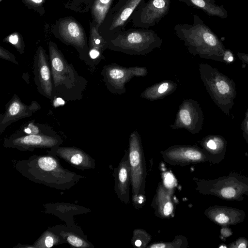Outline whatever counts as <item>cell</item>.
<instances>
[{"mask_svg":"<svg viewBox=\"0 0 248 248\" xmlns=\"http://www.w3.org/2000/svg\"><path fill=\"white\" fill-rule=\"evenodd\" d=\"M128 156L132 189V200L136 204L141 203L145 194L147 175L145 160L140 136L135 130L129 136Z\"/></svg>","mask_w":248,"mask_h":248,"instance_id":"6","label":"cell"},{"mask_svg":"<svg viewBox=\"0 0 248 248\" xmlns=\"http://www.w3.org/2000/svg\"><path fill=\"white\" fill-rule=\"evenodd\" d=\"M66 38L77 45L82 46L84 45L82 33L78 25L75 22H69L64 28Z\"/></svg>","mask_w":248,"mask_h":248,"instance_id":"21","label":"cell"},{"mask_svg":"<svg viewBox=\"0 0 248 248\" xmlns=\"http://www.w3.org/2000/svg\"><path fill=\"white\" fill-rule=\"evenodd\" d=\"M31 0L36 3H40L42 1V0Z\"/></svg>","mask_w":248,"mask_h":248,"instance_id":"33","label":"cell"},{"mask_svg":"<svg viewBox=\"0 0 248 248\" xmlns=\"http://www.w3.org/2000/svg\"><path fill=\"white\" fill-rule=\"evenodd\" d=\"M204 215L216 224L226 227L243 222L245 212L239 209L223 205H213L207 208Z\"/></svg>","mask_w":248,"mask_h":248,"instance_id":"15","label":"cell"},{"mask_svg":"<svg viewBox=\"0 0 248 248\" xmlns=\"http://www.w3.org/2000/svg\"><path fill=\"white\" fill-rule=\"evenodd\" d=\"M142 231L137 230V232H134V237H137V239H135L134 244L136 246L140 247L142 244V242L146 244V240H145L144 237L146 236L145 235L146 233L143 235L144 232H143L142 236L141 235Z\"/></svg>","mask_w":248,"mask_h":248,"instance_id":"25","label":"cell"},{"mask_svg":"<svg viewBox=\"0 0 248 248\" xmlns=\"http://www.w3.org/2000/svg\"><path fill=\"white\" fill-rule=\"evenodd\" d=\"M49 63L55 97L66 101L80 100L88 81L79 75L72 63H69L55 46H50Z\"/></svg>","mask_w":248,"mask_h":248,"instance_id":"2","label":"cell"},{"mask_svg":"<svg viewBox=\"0 0 248 248\" xmlns=\"http://www.w3.org/2000/svg\"><path fill=\"white\" fill-rule=\"evenodd\" d=\"M147 69L143 67H125L116 63L105 65L101 75L108 90L114 94L126 92L125 84L134 77L145 76Z\"/></svg>","mask_w":248,"mask_h":248,"instance_id":"8","label":"cell"},{"mask_svg":"<svg viewBox=\"0 0 248 248\" xmlns=\"http://www.w3.org/2000/svg\"><path fill=\"white\" fill-rule=\"evenodd\" d=\"M230 248H247L248 240L244 237H240L228 245Z\"/></svg>","mask_w":248,"mask_h":248,"instance_id":"24","label":"cell"},{"mask_svg":"<svg viewBox=\"0 0 248 248\" xmlns=\"http://www.w3.org/2000/svg\"><path fill=\"white\" fill-rule=\"evenodd\" d=\"M41 108L40 104L32 101L30 105L21 101L15 94L5 106V111L0 115V133H2L11 124L20 119L32 116Z\"/></svg>","mask_w":248,"mask_h":248,"instance_id":"14","label":"cell"},{"mask_svg":"<svg viewBox=\"0 0 248 248\" xmlns=\"http://www.w3.org/2000/svg\"><path fill=\"white\" fill-rule=\"evenodd\" d=\"M9 41L12 44L16 45L18 43V37L16 34L11 35L9 38Z\"/></svg>","mask_w":248,"mask_h":248,"instance_id":"30","label":"cell"},{"mask_svg":"<svg viewBox=\"0 0 248 248\" xmlns=\"http://www.w3.org/2000/svg\"><path fill=\"white\" fill-rule=\"evenodd\" d=\"M34 81L38 92L43 96L54 101V92L49 57L42 48L38 49L33 62Z\"/></svg>","mask_w":248,"mask_h":248,"instance_id":"11","label":"cell"},{"mask_svg":"<svg viewBox=\"0 0 248 248\" xmlns=\"http://www.w3.org/2000/svg\"><path fill=\"white\" fill-rule=\"evenodd\" d=\"M200 77L215 104L229 116L236 97V87L232 79L207 63L199 64Z\"/></svg>","mask_w":248,"mask_h":248,"instance_id":"3","label":"cell"},{"mask_svg":"<svg viewBox=\"0 0 248 248\" xmlns=\"http://www.w3.org/2000/svg\"><path fill=\"white\" fill-rule=\"evenodd\" d=\"M203 120L200 104L195 100L186 99L179 106L174 124L170 127L173 129L184 128L195 134L202 130Z\"/></svg>","mask_w":248,"mask_h":248,"instance_id":"10","label":"cell"},{"mask_svg":"<svg viewBox=\"0 0 248 248\" xmlns=\"http://www.w3.org/2000/svg\"><path fill=\"white\" fill-rule=\"evenodd\" d=\"M170 0H146L134 10L130 21L132 26L149 29L157 24L169 12Z\"/></svg>","mask_w":248,"mask_h":248,"instance_id":"7","label":"cell"},{"mask_svg":"<svg viewBox=\"0 0 248 248\" xmlns=\"http://www.w3.org/2000/svg\"><path fill=\"white\" fill-rule=\"evenodd\" d=\"M207 2H209V3H212V0H205Z\"/></svg>","mask_w":248,"mask_h":248,"instance_id":"34","label":"cell"},{"mask_svg":"<svg viewBox=\"0 0 248 248\" xmlns=\"http://www.w3.org/2000/svg\"><path fill=\"white\" fill-rule=\"evenodd\" d=\"M94 43L96 45H99L101 44V41L99 39L97 38L95 40Z\"/></svg>","mask_w":248,"mask_h":248,"instance_id":"32","label":"cell"},{"mask_svg":"<svg viewBox=\"0 0 248 248\" xmlns=\"http://www.w3.org/2000/svg\"><path fill=\"white\" fill-rule=\"evenodd\" d=\"M163 40L154 30L131 28L110 38L108 46L114 51L128 55H145L160 48Z\"/></svg>","mask_w":248,"mask_h":248,"instance_id":"4","label":"cell"},{"mask_svg":"<svg viewBox=\"0 0 248 248\" xmlns=\"http://www.w3.org/2000/svg\"><path fill=\"white\" fill-rule=\"evenodd\" d=\"M67 239L68 242L73 246L80 247L83 245L82 241L76 236L70 235L67 237Z\"/></svg>","mask_w":248,"mask_h":248,"instance_id":"27","label":"cell"},{"mask_svg":"<svg viewBox=\"0 0 248 248\" xmlns=\"http://www.w3.org/2000/svg\"><path fill=\"white\" fill-rule=\"evenodd\" d=\"M0 57L2 59L9 61L17 65H18V62L16 61L15 57L12 54L5 51L1 48L0 49Z\"/></svg>","mask_w":248,"mask_h":248,"instance_id":"26","label":"cell"},{"mask_svg":"<svg viewBox=\"0 0 248 248\" xmlns=\"http://www.w3.org/2000/svg\"><path fill=\"white\" fill-rule=\"evenodd\" d=\"M201 145L211 163L218 164L224 159L227 142L222 136L209 135L202 140Z\"/></svg>","mask_w":248,"mask_h":248,"instance_id":"16","label":"cell"},{"mask_svg":"<svg viewBox=\"0 0 248 248\" xmlns=\"http://www.w3.org/2000/svg\"><path fill=\"white\" fill-rule=\"evenodd\" d=\"M62 140L51 128L38 134L21 135L19 133L6 139L5 146L16 148L20 150H29L35 148H55Z\"/></svg>","mask_w":248,"mask_h":248,"instance_id":"9","label":"cell"},{"mask_svg":"<svg viewBox=\"0 0 248 248\" xmlns=\"http://www.w3.org/2000/svg\"><path fill=\"white\" fill-rule=\"evenodd\" d=\"M145 0H118L108 17L107 31L111 38L125 30L134 10Z\"/></svg>","mask_w":248,"mask_h":248,"instance_id":"13","label":"cell"},{"mask_svg":"<svg viewBox=\"0 0 248 248\" xmlns=\"http://www.w3.org/2000/svg\"><path fill=\"white\" fill-rule=\"evenodd\" d=\"M89 55L92 60H97L99 62L101 60V54L98 49L95 48L91 49L89 52Z\"/></svg>","mask_w":248,"mask_h":248,"instance_id":"28","label":"cell"},{"mask_svg":"<svg viewBox=\"0 0 248 248\" xmlns=\"http://www.w3.org/2000/svg\"><path fill=\"white\" fill-rule=\"evenodd\" d=\"M161 154L164 159L171 165L211 163L210 158L205 152L196 146L174 145L161 152Z\"/></svg>","mask_w":248,"mask_h":248,"instance_id":"12","label":"cell"},{"mask_svg":"<svg viewBox=\"0 0 248 248\" xmlns=\"http://www.w3.org/2000/svg\"><path fill=\"white\" fill-rule=\"evenodd\" d=\"M45 245L47 248H50L53 245V239L50 236H48L45 239Z\"/></svg>","mask_w":248,"mask_h":248,"instance_id":"31","label":"cell"},{"mask_svg":"<svg viewBox=\"0 0 248 248\" xmlns=\"http://www.w3.org/2000/svg\"><path fill=\"white\" fill-rule=\"evenodd\" d=\"M182 240L178 239L175 241L169 243H157L152 244L148 248H180L181 245L183 244Z\"/></svg>","mask_w":248,"mask_h":248,"instance_id":"22","label":"cell"},{"mask_svg":"<svg viewBox=\"0 0 248 248\" xmlns=\"http://www.w3.org/2000/svg\"><path fill=\"white\" fill-rule=\"evenodd\" d=\"M116 190L122 202L127 203L129 201V187L131 184V172L128 156L126 152L118 169Z\"/></svg>","mask_w":248,"mask_h":248,"instance_id":"17","label":"cell"},{"mask_svg":"<svg viewBox=\"0 0 248 248\" xmlns=\"http://www.w3.org/2000/svg\"><path fill=\"white\" fill-rule=\"evenodd\" d=\"M237 55L239 60L243 63L248 66V54L241 52H238Z\"/></svg>","mask_w":248,"mask_h":248,"instance_id":"29","label":"cell"},{"mask_svg":"<svg viewBox=\"0 0 248 248\" xmlns=\"http://www.w3.org/2000/svg\"><path fill=\"white\" fill-rule=\"evenodd\" d=\"M174 31L189 53L224 63H228L233 61L232 53L197 15L193 16L192 24H176Z\"/></svg>","mask_w":248,"mask_h":248,"instance_id":"1","label":"cell"},{"mask_svg":"<svg viewBox=\"0 0 248 248\" xmlns=\"http://www.w3.org/2000/svg\"><path fill=\"white\" fill-rule=\"evenodd\" d=\"M172 196V189L161 184L157 189L154 204L155 213L158 216L167 217L172 214L173 210Z\"/></svg>","mask_w":248,"mask_h":248,"instance_id":"18","label":"cell"},{"mask_svg":"<svg viewBox=\"0 0 248 248\" xmlns=\"http://www.w3.org/2000/svg\"><path fill=\"white\" fill-rule=\"evenodd\" d=\"M187 5L201 9L209 15L225 18L227 14L225 9L213 3L207 2L205 0H179Z\"/></svg>","mask_w":248,"mask_h":248,"instance_id":"20","label":"cell"},{"mask_svg":"<svg viewBox=\"0 0 248 248\" xmlns=\"http://www.w3.org/2000/svg\"><path fill=\"white\" fill-rule=\"evenodd\" d=\"M177 87L176 82L170 80H165L147 88L140 96L151 101L158 100L173 93Z\"/></svg>","mask_w":248,"mask_h":248,"instance_id":"19","label":"cell"},{"mask_svg":"<svg viewBox=\"0 0 248 248\" xmlns=\"http://www.w3.org/2000/svg\"><path fill=\"white\" fill-rule=\"evenodd\" d=\"M242 135L246 142L248 144V108L246 109L244 119L240 125Z\"/></svg>","mask_w":248,"mask_h":248,"instance_id":"23","label":"cell"},{"mask_svg":"<svg viewBox=\"0 0 248 248\" xmlns=\"http://www.w3.org/2000/svg\"><path fill=\"white\" fill-rule=\"evenodd\" d=\"M201 194L212 195L227 201H242L248 197V177L236 172L213 179L197 182Z\"/></svg>","mask_w":248,"mask_h":248,"instance_id":"5","label":"cell"}]
</instances>
